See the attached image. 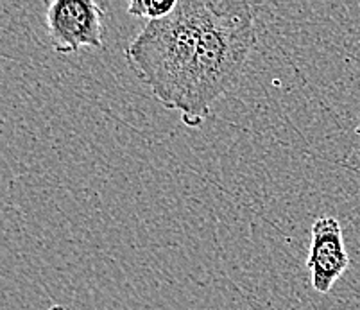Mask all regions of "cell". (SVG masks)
<instances>
[{
	"mask_svg": "<svg viewBox=\"0 0 360 310\" xmlns=\"http://www.w3.org/2000/svg\"><path fill=\"white\" fill-rule=\"evenodd\" d=\"M49 310H67V309H65V306H61V305H54V306H51Z\"/></svg>",
	"mask_w": 360,
	"mask_h": 310,
	"instance_id": "cell-6",
	"label": "cell"
},
{
	"mask_svg": "<svg viewBox=\"0 0 360 310\" xmlns=\"http://www.w3.org/2000/svg\"><path fill=\"white\" fill-rule=\"evenodd\" d=\"M349 266L348 251L342 237V226L332 215H321L312 224L307 267L312 276V287L326 295Z\"/></svg>",
	"mask_w": 360,
	"mask_h": 310,
	"instance_id": "cell-4",
	"label": "cell"
},
{
	"mask_svg": "<svg viewBox=\"0 0 360 310\" xmlns=\"http://www.w3.org/2000/svg\"><path fill=\"white\" fill-rule=\"evenodd\" d=\"M104 8L94 0H52L47 29L52 51L74 54L83 47H104Z\"/></svg>",
	"mask_w": 360,
	"mask_h": 310,
	"instance_id": "cell-3",
	"label": "cell"
},
{
	"mask_svg": "<svg viewBox=\"0 0 360 310\" xmlns=\"http://www.w3.org/2000/svg\"><path fill=\"white\" fill-rule=\"evenodd\" d=\"M176 0L172 2H156V0H131L127 4V13L139 18H146L147 22L162 20L167 15L174 11Z\"/></svg>",
	"mask_w": 360,
	"mask_h": 310,
	"instance_id": "cell-5",
	"label": "cell"
},
{
	"mask_svg": "<svg viewBox=\"0 0 360 310\" xmlns=\"http://www.w3.org/2000/svg\"><path fill=\"white\" fill-rule=\"evenodd\" d=\"M205 0H178L162 20L147 22L126 49V58L139 79L167 110L181 113L192 126L195 65L201 40Z\"/></svg>",
	"mask_w": 360,
	"mask_h": 310,
	"instance_id": "cell-1",
	"label": "cell"
},
{
	"mask_svg": "<svg viewBox=\"0 0 360 310\" xmlns=\"http://www.w3.org/2000/svg\"><path fill=\"white\" fill-rule=\"evenodd\" d=\"M257 41V18L250 2L205 0L191 127H201L214 104L240 83Z\"/></svg>",
	"mask_w": 360,
	"mask_h": 310,
	"instance_id": "cell-2",
	"label": "cell"
}]
</instances>
